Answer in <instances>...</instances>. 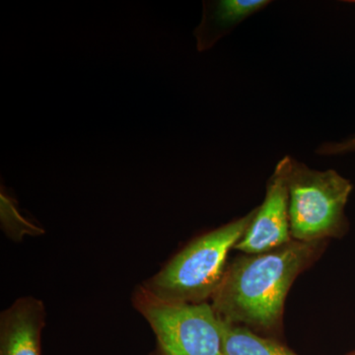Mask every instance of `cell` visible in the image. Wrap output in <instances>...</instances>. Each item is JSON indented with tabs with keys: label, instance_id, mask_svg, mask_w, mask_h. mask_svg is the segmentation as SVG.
<instances>
[{
	"label": "cell",
	"instance_id": "1",
	"mask_svg": "<svg viewBox=\"0 0 355 355\" xmlns=\"http://www.w3.org/2000/svg\"><path fill=\"white\" fill-rule=\"evenodd\" d=\"M324 242L292 240L266 253L236 258L212 296L216 316L254 333L279 330L294 280L319 258Z\"/></svg>",
	"mask_w": 355,
	"mask_h": 355
},
{
	"label": "cell",
	"instance_id": "2",
	"mask_svg": "<svg viewBox=\"0 0 355 355\" xmlns=\"http://www.w3.org/2000/svg\"><path fill=\"white\" fill-rule=\"evenodd\" d=\"M254 211L198 236L141 286L167 302H207L220 286L229 252L244 235Z\"/></svg>",
	"mask_w": 355,
	"mask_h": 355
},
{
	"label": "cell",
	"instance_id": "3",
	"mask_svg": "<svg viewBox=\"0 0 355 355\" xmlns=\"http://www.w3.org/2000/svg\"><path fill=\"white\" fill-rule=\"evenodd\" d=\"M352 189L349 180L335 170L311 169L289 156L287 190L292 239L326 241L345 234V207Z\"/></svg>",
	"mask_w": 355,
	"mask_h": 355
},
{
	"label": "cell",
	"instance_id": "4",
	"mask_svg": "<svg viewBox=\"0 0 355 355\" xmlns=\"http://www.w3.org/2000/svg\"><path fill=\"white\" fill-rule=\"evenodd\" d=\"M133 307L150 324L163 355H223L220 323L211 304L161 300L139 286Z\"/></svg>",
	"mask_w": 355,
	"mask_h": 355
},
{
	"label": "cell",
	"instance_id": "5",
	"mask_svg": "<svg viewBox=\"0 0 355 355\" xmlns=\"http://www.w3.org/2000/svg\"><path fill=\"white\" fill-rule=\"evenodd\" d=\"M289 155L275 166L266 184L265 200L256 209L251 223L234 249L247 254L272 251L291 242L287 169Z\"/></svg>",
	"mask_w": 355,
	"mask_h": 355
},
{
	"label": "cell",
	"instance_id": "6",
	"mask_svg": "<svg viewBox=\"0 0 355 355\" xmlns=\"http://www.w3.org/2000/svg\"><path fill=\"white\" fill-rule=\"evenodd\" d=\"M46 309L40 299H17L0 315V355H41Z\"/></svg>",
	"mask_w": 355,
	"mask_h": 355
},
{
	"label": "cell",
	"instance_id": "7",
	"mask_svg": "<svg viewBox=\"0 0 355 355\" xmlns=\"http://www.w3.org/2000/svg\"><path fill=\"white\" fill-rule=\"evenodd\" d=\"M270 3L268 0L203 1L202 21L193 31L198 51L210 50L219 40Z\"/></svg>",
	"mask_w": 355,
	"mask_h": 355
},
{
	"label": "cell",
	"instance_id": "8",
	"mask_svg": "<svg viewBox=\"0 0 355 355\" xmlns=\"http://www.w3.org/2000/svg\"><path fill=\"white\" fill-rule=\"evenodd\" d=\"M223 355H298L288 347L254 331L219 320Z\"/></svg>",
	"mask_w": 355,
	"mask_h": 355
},
{
	"label": "cell",
	"instance_id": "9",
	"mask_svg": "<svg viewBox=\"0 0 355 355\" xmlns=\"http://www.w3.org/2000/svg\"><path fill=\"white\" fill-rule=\"evenodd\" d=\"M0 221L7 237L15 242L22 241L25 236H41L44 229L23 216L16 198L1 186L0 191Z\"/></svg>",
	"mask_w": 355,
	"mask_h": 355
},
{
	"label": "cell",
	"instance_id": "10",
	"mask_svg": "<svg viewBox=\"0 0 355 355\" xmlns=\"http://www.w3.org/2000/svg\"><path fill=\"white\" fill-rule=\"evenodd\" d=\"M318 155L336 156L355 153V135L340 141H327L318 146Z\"/></svg>",
	"mask_w": 355,
	"mask_h": 355
},
{
	"label": "cell",
	"instance_id": "11",
	"mask_svg": "<svg viewBox=\"0 0 355 355\" xmlns=\"http://www.w3.org/2000/svg\"><path fill=\"white\" fill-rule=\"evenodd\" d=\"M349 355H355V352H352V354H349Z\"/></svg>",
	"mask_w": 355,
	"mask_h": 355
}]
</instances>
